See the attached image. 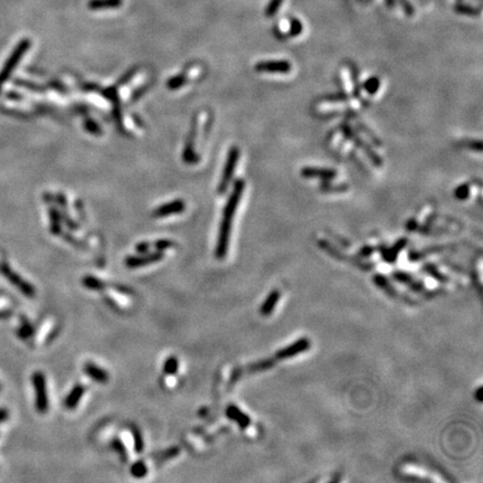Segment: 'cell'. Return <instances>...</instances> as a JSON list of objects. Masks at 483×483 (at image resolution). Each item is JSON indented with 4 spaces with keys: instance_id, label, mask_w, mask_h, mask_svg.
I'll return each instance as SVG.
<instances>
[{
    "instance_id": "cell-1",
    "label": "cell",
    "mask_w": 483,
    "mask_h": 483,
    "mask_svg": "<svg viewBox=\"0 0 483 483\" xmlns=\"http://www.w3.org/2000/svg\"><path fill=\"white\" fill-rule=\"evenodd\" d=\"M244 188H245V181H244L243 179H237L234 183L233 192H232L230 196L228 197L227 203H226V206L224 208L223 218L221 222V226H219L217 245L215 249L216 258L219 260L224 259L226 254H227L232 224H233L235 213L237 211L238 204H240L241 198L243 196Z\"/></svg>"
},
{
    "instance_id": "cell-2",
    "label": "cell",
    "mask_w": 483,
    "mask_h": 483,
    "mask_svg": "<svg viewBox=\"0 0 483 483\" xmlns=\"http://www.w3.org/2000/svg\"><path fill=\"white\" fill-rule=\"evenodd\" d=\"M32 383L35 390V407L39 414H46L50 408V400L45 375L41 371H35L32 376Z\"/></svg>"
},
{
    "instance_id": "cell-3",
    "label": "cell",
    "mask_w": 483,
    "mask_h": 483,
    "mask_svg": "<svg viewBox=\"0 0 483 483\" xmlns=\"http://www.w3.org/2000/svg\"><path fill=\"white\" fill-rule=\"evenodd\" d=\"M341 130H342V133H344V136L347 139H349L350 141L353 142L354 145L358 146L359 149H362L364 151V154L369 158V160L371 161L372 164H374V166H376V167L382 166V164H383L382 157L379 155H377L375 152V150L372 149L371 146L368 143H367L362 137L359 136V134H357L356 132H354L353 129L349 124H347V123L342 124Z\"/></svg>"
},
{
    "instance_id": "cell-4",
    "label": "cell",
    "mask_w": 483,
    "mask_h": 483,
    "mask_svg": "<svg viewBox=\"0 0 483 483\" xmlns=\"http://www.w3.org/2000/svg\"><path fill=\"white\" fill-rule=\"evenodd\" d=\"M0 272H2L4 277L7 279V281H9L11 284H13L15 287H17V289L19 290L24 296L29 299H33L35 297L36 295L35 287L30 284L28 281L24 280L19 274L16 273L13 268L10 267V265L7 264V263H3V264H0Z\"/></svg>"
},
{
    "instance_id": "cell-5",
    "label": "cell",
    "mask_w": 483,
    "mask_h": 483,
    "mask_svg": "<svg viewBox=\"0 0 483 483\" xmlns=\"http://www.w3.org/2000/svg\"><path fill=\"white\" fill-rule=\"evenodd\" d=\"M238 159H240V149H238L237 146H232V148L229 149L227 160H226V164L224 167L221 182H219V186H218L219 194H223L227 191V187L234 176Z\"/></svg>"
},
{
    "instance_id": "cell-6",
    "label": "cell",
    "mask_w": 483,
    "mask_h": 483,
    "mask_svg": "<svg viewBox=\"0 0 483 483\" xmlns=\"http://www.w3.org/2000/svg\"><path fill=\"white\" fill-rule=\"evenodd\" d=\"M163 259V252L160 250H156L152 253H144L136 256H129L125 259V265L129 268H138L141 266H145L149 264H154V263L160 262Z\"/></svg>"
},
{
    "instance_id": "cell-7",
    "label": "cell",
    "mask_w": 483,
    "mask_h": 483,
    "mask_svg": "<svg viewBox=\"0 0 483 483\" xmlns=\"http://www.w3.org/2000/svg\"><path fill=\"white\" fill-rule=\"evenodd\" d=\"M292 70L289 60H264L255 65V71L260 73H274V74H286Z\"/></svg>"
},
{
    "instance_id": "cell-8",
    "label": "cell",
    "mask_w": 483,
    "mask_h": 483,
    "mask_svg": "<svg viewBox=\"0 0 483 483\" xmlns=\"http://www.w3.org/2000/svg\"><path fill=\"white\" fill-rule=\"evenodd\" d=\"M310 347V342L308 339H300L299 341L292 344L291 346L283 348L282 350H280L277 354H275V359L277 360H282V359H287L290 357H295L297 354L301 353L305 350H308Z\"/></svg>"
},
{
    "instance_id": "cell-9",
    "label": "cell",
    "mask_w": 483,
    "mask_h": 483,
    "mask_svg": "<svg viewBox=\"0 0 483 483\" xmlns=\"http://www.w3.org/2000/svg\"><path fill=\"white\" fill-rule=\"evenodd\" d=\"M337 171L330 168L304 167L301 169V176L304 178H320L322 180H331L337 177Z\"/></svg>"
},
{
    "instance_id": "cell-10",
    "label": "cell",
    "mask_w": 483,
    "mask_h": 483,
    "mask_svg": "<svg viewBox=\"0 0 483 483\" xmlns=\"http://www.w3.org/2000/svg\"><path fill=\"white\" fill-rule=\"evenodd\" d=\"M185 211V203L182 200H174L163 206H160L154 212L155 217H168L174 214H179Z\"/></svg>"
},
{
    "instance_id": "cell-11",
    "label": "cell",
    "mask_w": 483,
    "mask_h": 483,
    "mask_svg": "<svg viewBox=\"0 0 483 483\" xmlns=\"http://www.w3.org/2000/svg\"><path fill=\"white\" fill-rule=\"evenodd\" d=\"M84 372L90 378L93 379L94 382L101 383V384H106L109 382L108 372L93 363H87L84 365Z\"/></svg>"
},
{
    "instance_id": "cell-12",
    "label": "cell",
    "mask_w": 483,
    "mask_h": 483,
    "mask_svg": "<svg viewBox=\"0 0 483 483\" xmlns=\"http://www.w3.org/2000/svg\"><path fill=\"white\" fill-rule=\"evenodd\" d=\"M226 415H227V417L232 421L236 422L242 429H246L250 424V419L247 415L244 414L241 409L235 405H229L227 407V409H226Z\"/></svg>"
},
{
    "instance_id": "cell-13",
    "label": "cell",
    "mask_w": 483,
    "mask_h": 483,
    "mask_svg": "<svg viewBox=\"0 0 483 483\" xmlns=\"http://www.w3.org/2000/svg\"><path fill=\"white\" fill-rule=\"evenodd\" d=\"M84 393H85V387L83 386V385L76 384L75 386L72 388L70 394L66 396L65 402H64L65 407L67 409H74L78 405V403L79 401H81Z\"/></svg>"
},
{
    "instance_id": "cell-14",
    "label": "cell",
    "mask_w": 483,
    "mask_h": 483,
    "mask_svg": "<svg viewBox=\"0 0 483 483\" xmlns=\"http://www.w3.org/2000/svg\"><path fill=\"white\" fill-rule=\"evenodd\" d=\"M82 284L91 291H103L108 287V284L93 275H85L82 280Z\"/></svg>"
},
{
    "instance_id": "cell-15",
    "label": "cell",
    "mask_w": 483,
    "mask_h": 483,
    "mask_svg": "<svg viewBox=\"0 0 483 483\" xmlns=\"http://www.w3.org/2000/svg\"><path fill=\"white\" fill-rule=\"evenodd\" d=\"M279 299H280V292L277 291V290L273 291L271 295L266 298V300L264 301V303H263L262 308H261V313L263 316L271 314V312H272L274 307H275V304H277V302L279 301Z\"/></svg>"
},
{
    "instance_id": "cell-16",
    "label": "cell",
    "mask_w": 483,
    "mask_h": 483,
    "mask_svg": "<svg viewBox=\"0 0 483 483\" xmlns=\"http://www.w3.org/2000/svg\"><path fill=\"white\" fill-rule=\"evenodd\" d=\"M277 362V359H265V360H261V362L254 363L252 365H249L246 367V371L247 372H258V371H263L266 370L268 368H272V366L274 363Z\"/></svg>"
},
{
    "instance_id": "cell-17",
    "label": "cell",
    "mask_w": 483,
    "mask_h": 483,
    "mask_svg": "<svg viewBox=\"0 0 483 483\" xmlns=\"http://www.w3.org/2000/svg\"><path fill=\"white\" fill-rule=\"evenodd\" d=\"M131 433L133 436V444H134V451L137 452L138 454L142 453L144 450V441L142 437V434L140 432L137 426H132L131 427Z\"/></svg>"
},
{
    "instance_id": "cell-18",
    "label": "cell",
    "mask_w": 483,
    "mask_h": 483,
    "mask_svg": "<svg viewBox=\"0 0 483 483\" xmlns=\"http://www.w3.org/2000/svg\"><path fill=\"white\" fill-rule=\"evenodd\" d=\"M17 334L19 335L22 339H28L34 334V327L26 318H22V326L18 329Z\"/></svg>"
},
{
    "instance_id": "cell-19",
    "label": "cell",
    "mask_w": 483,
    "mask_h": 483,
    "mask_svg": "<svg viewBox=\"0 0 483 483\" xmlns=\"http://www.w3.org/2000/svg\"><path fill=\"white\" fill-rule=\"evenodd\" d=\"M349 189L347 183H322L320 191L323 193H345Z\"/></svg>"
},
{
    "instance_id": "cell-20",
    "label": "cell",
    "mask_w": 483,
    "mask_h": 483,
    "mask_svg": "<svg viewBox=\"0 0 483 483\" xmlns=\"http://www.w3.org/2000/svg\"><path fill=\"white\" fill-rule=\"evenodd\" d=\"M179 362L176 356H170L163 364V372L166 375H175L178 371Z\"/></svg>"
},
{
    "instance_id": "cell-21",
    "label": "cell",
    "mask_w": 483,
    "mask_h": 483,
    "mask_svg": "<svg viewBox=\"0 0 483 483\" xmlns=\"http://www.w3.org/2000/svg\"><path fill=\"white\" fill-rule=\"evenodd\" d=\"M131 474L137 479H141L148 473V468L143 461H138L131 467Z\"/></svg>"
},
{
    "instance_id": "cell-22",
    "label": "cell",
    "mask_w": 483,
    "mask_h": 483,
    "mask_svg": "<svg viewBox=\"0 0 483 483\" xmlns=\"http://www.w3.org/2000/svg\"><path fill=\"white\" fill-rule=\"evenodd\" d=\"M357 128H358V129H359L360 131H362L363 133H365L367 137H368V138L370 139V141H371L372 143L376 144L377 146H382V140L379 139V138L376 136V134L369 129L368 127L365 125L364 123H362V122H357Z\"/></svg>"
},
{
    "instance_id": "cell-23",
    "label": "cell",
    "mask_w": 483,
    "mask_h": 483,
    "mask_svg": "<svg viewBox=\"0 0 483 483\" xmlns=\"http://www.w3.org/2000/svg\"><path fill=\"white\" fill-rule=\"evenodd\" d=\"M111 448L117 452V454L120 456L122 462H127L128 461V454H127V449L124 448L123 443H122L119 438H114L111 442Z\"/></svg>"
},
{
    "instance_id": "cell-24",
    "label": "cell",
    "mask_w": 483,
    "mask_h": 483,
    "mask_svg": "<svg viewBox=\"0 0 483 483\" xmlns=\"http://www.w3.org/2000/svg\"><path fill=\"white\" fill-rule=\"evenodd\" d=\"M454 10L458 14L462 15H467V16H476L480 14V10L476 9L474 7H471L469 5H464V4H457L455 5Z\"/></svg>"
},
{
    "instance_id": "cell-25",
    "label": "cell",
    "mask_w": 483,
    "mask_h": 483,
    "mask_svg": "<svg viewBox=\"0 0 483 483\" xmlns=\"http://www.w3.org/2000/svg\"><path fill=\"white\" fill-rule=\"evenodd\" d=\"M120 0H93L90 4V7L93 9L97 8H106V7H115V6L120 5Z\"/></svg>"
},
{
    "instance_id": "cell-26",
    "label": "cell",
    "mask_w": 483,
    "mask_h": 483,
    "mask_svg": "<svg viewBox=\"0 0 483 483\" xmlns=\"http://www.w3.org/2000/svg\"><path fill=\"white\" fill-rule=\"evenodd\" d=\"M406 240L404 238V240H401L398 243L396 244V246L393 247L392 249H389L388 252L386 253V255H385V258H386L388 261H395V258H396V255L398 254L400 250L404 247L406 245Z\"/></svg>"
},
{
    "instance_id": "cell-27",
    "label": "cell",
    "mask_w": 483,
    "mask_h": 483,
    "mask_svg": "<svg viewBox=\"0 0 483 483\" xmlns=\"http://www.w3.org/2000/svg\"><path fill=\"white\" fill-rule=\"evenodd\" d=\"M282 3H283V0H271L270 4L267 5V7L265 9V15L267 17L274 16L279 11Z\"/></svg>"
},
{
    "instance_id": "cell-28",
    "label": "cell",
    "mask_w": 483,
    "mask_h": 483,
    "mask_svg": "<svg viewBox=\"0 0 483 483\" xmlns=\"http://www.w3.org/2000/svg\"><path fill=\"white\" fill-rule=\"evenodd\" d=\"M364 88L369 94H375L379 88V78L370 77L368 81H366V83L364 84Z\"/></svg>"
},
{
    "instance_id": "cell-29",
    "label": "cell",
    "mask_w": 483,
    "mask_h": 483,
    "mask_svg": "<svg viewBox=\"0 0 483 483\" xmlns=\"http://www.w3.org/2000/svg\"><path fill=\"white\" fill-rule=\"evenodd\" d=\"M469 194H470V185H469V183H463V185L458 186L455 189L454 196L457 199L464 200V199H467L469 197Z\"/></svg>"
},
{
    "instance_id": "cell-30",
    "label": "cell",
    "mask_w": 483,
    "mask_h": 483,
    "mask_svg": "<svg viewBox=\"0 0 483 483\" xmlns=\"http://www.w3.org/2000/svg\"><path fill=\"white\" fill-rule=\"evenodd\" d=\"M303 30V26L301 22L297 19V18H292L291 19V25H290V35L292 37H297L298 35H300Z\"/></svg>"
},
{
    "instance_id": "cell-31",
    "label": "cell",
    "mask_w": 483,
    "mask_h": 483,
    "mask_svg": "<svg viewBox=\"0 0 483 483\" xmlns=\"http://www.w3.org/2000/svg\"><path fill=\"white\" fill-rule=\"evenodd\" d=\"M348 100V96L345 93H333L323 96V101L328 102H344Z\"/></svg>"
},
{
    "instance_id": "cell-32",
    "label": "cell",
    "mask_w": 483,
    "mask_h": 483,
    "mask_svg": "<svg viewBox=\"0 0 483 483\" xmlns=\"http://www.w3.org/2000/svg\"><path fill=\"white\" fill-rule=\"evenodd\" d=\"M179 453H180V449L176 448V446H175V448H170L169 450H167L166 452H164L162 455L159 456V460H160L161 462H163L166 460H169V458L176 457Z\"/></svg>"
},
{
    "instance_id": "cell-33",
    "label": "cell",
    "mask_w": 483,
    "mask_h": 483,
    "mask_svg": "<svg viewBox=\"0 0 483 483\" xmlns=\"http://www.w3.org/2000/svg\"><path fill=\"white\" fill-rule=\"evenodd\" d=\"M175 245L174 242L173 241H169V240H159L155 243V248L157 250H160V252H163L164 249H167V248H170V247H173Z\"/></svg>"
},
{
    "instance_id": "cell-34",
    "label": "cell",
    "mask_w": 483,
    "mask_h": 483,
    "mask_svg": "<svg viewBox=\"0 0 483 483\" xmlns=\"http://www.w3.org/2000/svg\"><path fill=\"white\" fill-rule=\"evenodd\" d=\"M398 2L401 3L402 5V7L403 9H404L405 11V14L407 16H413L415 14V10H414V7H413V5L408 2V0H398Z\"/></svg>"
},
{
    "instance_id": "cell-35",
    "label": "cell",
    "mask_w": 483,
    "mask_h": 483,
    "mask_svg": "<svg viewBox=\"0 0 483 483\" xmlns=\"http://www.w3.org/2000/svg\"><path fill=\"white\" fill-rule=\"evenodd\" d=\"M151 248V244L150 243H146V242H142V243H140L138 244V245L136 246V249H137V252L139 254H144V253H148L149 250Z\"/></svg>"
},
{
    "instance_id": "cell-36",
    "label": "cell",
    "mask_w": 483,
    "mask_h": 483,
    "mask_svg": "<svg viewBox=\"0 0 483 483\" xmlns=\"http://www.w3.org/2000/svg\"><path fill=\"white\" fill-rule=\"evenodd\" d=\"M466 145L469 146V148L476 150L479 152L482 151V143H481L480 140H470V141H467Z\"/></svg>"
},
{
    "instance_id": "cell-37",
    "label": "cell",
    "mask_w": 483,
    "mask_h": 483,
    "mask_svg": "<svg viewBox=\"0 0 483 483\" xmlns=\"http://www.w3.org/2000/svg\"><path fill=\"white\" fill-rule=\"evenodd\" d=\"M9 416V413L6 408H0V423H4L5 421H7Z\"/></svg>"
},
{
    "instance_id": "cell-38",
    "label": "cell",
    "mask_w": 483,
    "mask_h": 483,
    "mask_svg": "<svg viewBox=\"0 0 483 483\" xmlns=\"http://www.w3.org/2000/svg\"><path fill=\"white\" fill-rule=\"evenodd\" d=\"M13 316V311L10 310H0V319H6Z\"/></svg>"
},
{
    "instance_id": "cell-39",
    "label": "cell",
    "mask_w": 483,
    "mask_h": 483,
    "mask_svg": "<svg viewBox=\"0 0 483 483\" xmlns=\"http://www.w3.org/2000/svg\"><path fill=\"white\" fill-rule=\"evenodd\" d=\"M386 5L388 6L389 8H392L395 6V0H386Z\"/></svg>"
}]
</instances>
